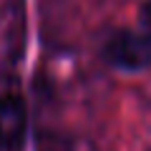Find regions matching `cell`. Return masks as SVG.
<instances>
[{"mask_svg":"<svg viewBox=\"0 0 151 151\" xmlns=\"http://www.w3.org/2000/svg\"><path fill=\"white\" fill-rule=\"evenodd\" d=\"M139 23L144 28V33L151 38V0H144V5L139 10Z\"/></svg>","mask_w":151,"mask_h":151,"instance_id":"obj_3","label":"cell"},{"mask_svg":"<svg viewBox=\"0 0 151 151\" xmlns=\"http://www.w3.org/2000/svg\"><path fill=\"white\" fill-rule=\"evenodd\" d=\"M28 129V111L20 96L0 98V149H15Z\"/></svg>","mask_w":151,"mask_h":151,"instance_id":"obj_2","label":"cell"},{"mask_svg":"<svg viewBox=\"0 0 151 151\" xmlns=\"http://www.w3.org/2000/svg\"><path fill=\"white\" fill-rule=\"evenodd\" d=\"M38 151H70V149L63 144V141H58V139H40Z\"/></svg>","mask_w":151,"mask_h":151,"instance_id":"obj_4","label":"cell"},{"mask_svg":"<svg viewBox=\"0 0 151 151\" xmlns=\"http://www.w3.org/2000/svg\"><path fill=\"white\" fill-rule=\"evenodd\" d=\"M103 55L113 68L121 70H144L151 65V38L144 30H119L103 45Z\"/></svg>","mask_w":151,"mask_h":151,"instance_id":"obj_1","label":"cell"}]
</instances>
